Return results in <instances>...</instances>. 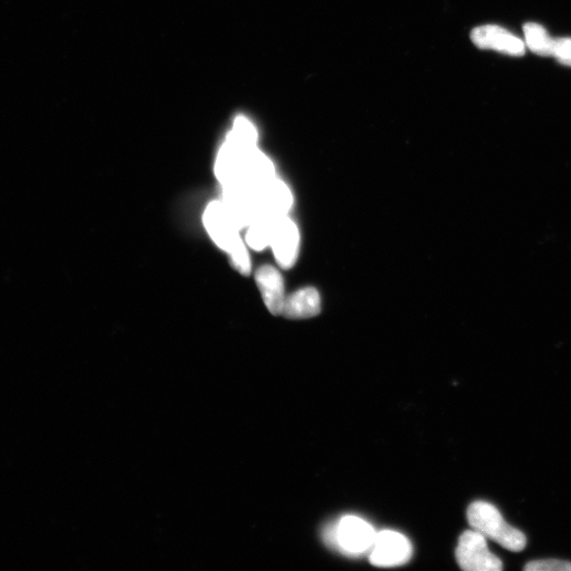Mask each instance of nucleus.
Instances as JSON below:
<instances>
[{
  "label": "nucleus",
  "mask_w": 571,
  "mask_h": 571,
  "mask_svg": "<svg viewBox=\"0 0 571 571\" xmlns=\"http://www.w3.org/2000/svg\"><path fill=\"white\" fill-rule=\"evenodd\" d=\"M376 534L370 523L355 515H347L341 519L336 529L333 528L330 536L327 534V537L331 538L346 554L362 555L368 550L371 551Z\"/></svg>",
  "instance_id": "obj_3"
},
{
  "label": "nucleus",
  "mask_w": 571,
  "mask_h": 571,
  "mask_svg": "<svg viewBox=\"0 0 571 571\" xmlns=\"http://www.w3.org/2000/svg\"><path fill=\"white\" fill-rule=\"evenodd\" d=\"M204 225L218 248L229 253L243 241L239 229L223 201H213L204 214Z\"/></svg>",
  "instance_id": "obj_5"
},
{
  "label": "nucleus",
  "mask_w": 571,
  "mask_h": 571,
  "mask_svg": "<svg viewBox=\"0 0 571 571\" xmlns=\"http://www.w3.org/2000/svg\"><path fill=\"white\" fill-rule=\"evenodd\" d=\"M471 39L478 48L499 51L513 57H522L525 53L523 41L499 26L487 25L475 28L471 33Z\"/></svg>",
  "instance_id": "obj_8"
},
{
  "label": "nucleus",
  "mask_w": 571,
  "mask_h": 571,
  "mask_svg": "<svg viewBox=\"0 0 571 571\" xmlns=\"http://www.w3.org/2000/svg\"><path fill=\"white\" fill-rule=\"evenodd\" d=\"M321 312L320 293L315 288H304L286 298L282 315L288 319H308Z\"/></svg>",
  "instance_id": "obj_10"
},
{
  "label": "nucleus",
  "mask_w": 571,
  "mask_h": 571,
  "mask_svg": "<svg viewBox=\"0 0 571 571\" xmlns=\"http://www.w3.org/2000/svg\"><path fill=\"white\" fill-rule=\"evenodd\" d=\"M412 557L411 542L403 534L385 530L376 534L370 561L377 567H395L408 563Z\"/></svg>",
  "instance_id": "obj_4"
},
{
  "label": "nucleus",
  "mask_w": 571,
  "mask_h": 571,
  "mask_svg": "<svg viewBox=\"0 0 571 571\" xmlns=\"http://www.w3.org/2000/svg\"><path fill=\"white\" fill-rule=\"evenodd\" d=\"M256 204L259 216L280 218L287 216L293 205V196L287 184L274 178L264 187L256 190Z\"/></svg>",
  "instance_id": "obj_7"
},
{
  "label": "nucleus",
  "mask_w": 571,
  "mask_h": 571,
  "mask_svg": "<svg viewBox=\"0 0 571 571\" xmlns=\"http://www.w3.org/2000/svg\"><path fill=\"white\" fill-rule=\"evenodd\" d=\"M276 219L278 218L261 216L253 221L246 235V242L250 248L262 251L270 247Z\"/></svg>",
  "instance_id": "obj_11"
},
{
  "label": "nucleus",
  "mask_w": 571,
  "mask_h": 571,
  "mask_svg": "<svg viewBox=\"0 0 571 571\" xmlns=\"http://www.w3.org/2000/svg\"><path fill=\"white\" fill-rule=\"evenodd\" d=\"M467 518L474 530L510 551L520 552L526 547L525 534L510 526L499 509L490 503L483 501L472 503L468 508Z\"/></svg>",
  "instance_id": "obj_1"
},
{
  "label": "nucleus",
  "mask_w": 571,
  "mask_h": 571,
  "mask_svg": "<svg viewBox=\"0 0 571 571\" xmlns=\"http://www.w3.org/2000/svg\"><path fill=\"white\" fill-rule=\"evenodd\" d=\"M524 33L529 49L542 57L554 55L555 40L550 38L548 32L538 24L528 23L524 26Z\"/></svg>",
  "instance_id": "obj_12"
},
{
  "label": "nucleus",
  "mask_w": 571,
  "mask_h": 571,
  "mask_svg": "<svg viewBox=\"0 0 571 571\" xmlns=\"http://www.w3.org/2000/svg\"><path fill=\"white\" fill-rule=\"evenodd\" d=\"M255 280L267 309L274 316L282 315L286 297L284 281L279 270L272 266H263L257 270Z\"/></svg>",
  "instance_id": "obj_9"
},
{
  "label": "nucleus",
  "mask_w": 571,
  "mask_h": 571,
  "mask_svg": "<svg viewBox=\"0 0 571 571\" xmlns=\"http://www.w3.org/2000/svg\"><path fill=\"white\" fill-rule=\"evenodd\" d=\"M270 247L280 267L289 269L296 264L300 248V232L288 215L276 219Z\"/></svg>",
  "instance_id": "obj_6"
},
{
  "label": "nucleus",
  "mask_w": 571,
  "mask_h": 571,
  "mask_svg": "<svg viewBox=\"0 0 571 571\" xmlns=\"http://www.w3.org/2000/svg\"><path fill=\"white\" fill-rule=\"evenodd\" d=\"M456 560L466 571H501L503 562L488 548L486 537L476 530H467L460 536Z\"/></svg>",
  "instance_id": "obj_2"
},
{
  "label": "nucleus",
  "mask_w": 571,
  "mask_h": 571,
  "mask_svg": "<svg viewBox=\"0 0 571 571\" xmlns=\"http://www.w3.org/2000/svg\"><path fill=\"white\" fill-rule=\"evenodd\" d=\"M234 268L244 275L251 272V261L247 247L243 241L235 245L228 253Z\"/></svg>",
  "instance_id": "obj_13"
},
{
  "label": "nucleus",
  "mask_w": 571,
  "mask_h": 571,
  "mask_svg": "<svg viewBox=\"0 0 571 571\" xmlns=\"http://www.w3.org/2000/svg\"><path fill=\"white\" fill-rule=\"evenodd\" d=\"M561 64L571 67V39L555 40L554 55Z\"/></svg>",
  "instance_id": "obj_15"
},
{
  "label": "nucleus",
  "mask_w": 571,
  "mask_h": 571,
  "mask_svg": "<svg viewBox=\"0 0 571 571\" xmlns=\"http://www.w3.org/2000/svg\"><path fill=\"white\" fill-rule=\"evenodd\" d=\"M526 571H571V563L556 559L538 560L527 563Z\"/></svg>",
  "instance_id": "obj_14"
}]
</instances>
